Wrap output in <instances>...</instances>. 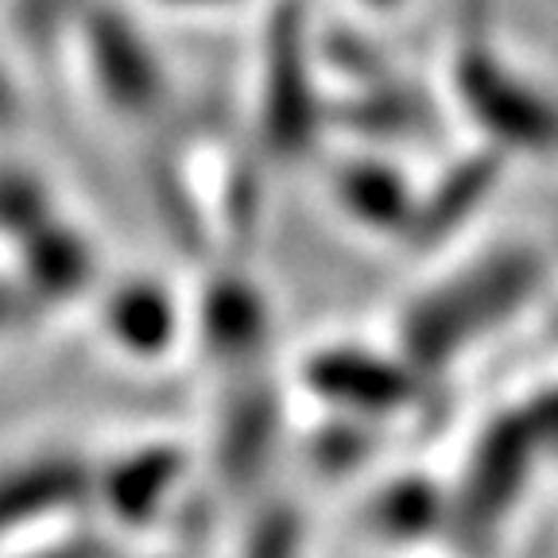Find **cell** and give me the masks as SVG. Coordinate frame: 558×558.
<instances>
[{"label":"cell","instance_id":"obj_1","mask_svg":"<svg viewBox=\"0 0 558 558\" xmlns=\"http://www.w3.org/2000/svg\"><path fill=\"white\" fill-rule=\"evenodd\" d=\"M543 276L547 268L539 253L523 241L470 256L400 306L392 345L418 373L442 380L458 361L470 357V349L527 311L543 288Z\"/></svg>","mask_w":558,"mask_h":558},{"label":"cell","instance_id":"obj_2","mask_svg":"<svg viewBox=\"0 0 558 558\" xmlns=\"http://www.w3.org/2000/svg\"><path fill=\"white\" fill-rule=\"evenodd\" d=\"M446 82L477 144L500 151L508 163L558 148V101L485 20L462 24Z\"/></svg>","mask_w":558,"mask_h":558},{"label":"cell","instance_id":"obj_3","mask_svg":"<svg viewBox=\"0 0 558 558\" xmlns=\"http://www.w3.org/2000/svg\"><path fill=\"white\" fill-rule=\"evenodd\" d=\"M547 462L535 446L520 411L508 408L477 430L462 473L450 485V523L446 539L465 558H488L500 547L512 515L535 481V470Z\"/></svg>","mask_w":558,"mask_h":558},{"label":"cell","instance_id":"obj_4","mask_svg":"<svg viewBox=\"0 0 558 558\" xmlns=\"http://www.w3.org/2000/svg\"><path fill=\"white\" fill-rule=\"evenodd\" d=\"M105 113L151 124L171 105L174 82L156 35L117 0H89L66 47Z\"/></svg>","mask_w":558,"mask_h":558},{"label":"cell","instance_id":"obj_5","mask_svg":"<svg viewBox=\"0 0 558 558\" xmlns=\"http://www.w3.org/2000/svg\"><path fill=\"white\" fill-rule=\"evenodd\" d=\"M295 380L323 411L365 418V423H396L430 408L435 384L418 373L400 349L365 345V341H330L311 349L295 368Z\"/></svg>","mask_w":558,"mask_h":558},{"label":"cell","instance_id":"obj_6","mask_svg":"<svg viewBox=\"0 0 558 558\" xmlns=\"http://www.w3.org/2000/svg\"><path fill=\"white\" fill-rule=\"evenodd\" d=\"M191 481V450L179 438L151 435L117 446L94 462V520L105 532L140 535L171 520Z\"/></svg>","mask_w":558,"mask_h":558},{"label":"cell","instance_id":"obj_7","mask_svg":"<svg viewBox=\"0 0 558 558\" xmlns=\"http://www.w3.org/2000/svg\"><path fill=\"white\" fill-rule=\"evenodd\" d=\"M276 333L271 299L241 264L214 268L186 295V345H194L221 376L264 368Z\"/></svg>","mask_w":558,"mask_h":558},{"label":"cell","instance_id":"obj_8","mask_svg":"<svg viewBox=\"0 0 558 558\" xmlns=\"http://www.w3.org/2000/svg\"><path fill=\"white\" fill-rule=\"evenodd\" d=\"M86 311L101 345L132 368H159L186 349V291L163 276L109 271Z\"/></svg>","mask_w":558,"mask_h":558},{"label":"cell","instance_id":"obj_9","mask_svg":"<svg viewBox=\"0 0 558 558\" xmlns=\"http://www.w3.org/2000/svg\"><path fill=\"white\" fill-rule=\"evenodd\" d=\"M283 427H288L283 392L268 365L226 376V396L214 408V427H209V462L226 493L253 497L268 481Z\"/></svg>","mask_w":558,"mask_h":558},{"label":"cell","instance_id":"obj_10","mask_svg":"<svg viewBox=\"0 0 558 558\" xmlns=\"http://www.w3.org/2000/svg\"><path fill=\"white\" fill-rule=\"evenodd\" d=\"M260 74V144L279 163H295L318 144L330 121V97L318 86V44L299 27H271Z\"/></svg>","mask_w":558,"mask_h":558},{"label":"cell","instance_id":"obj_11","mask_svg":"<svg viewBox=\"0 0 558 558\" xmlns=\"http://www.w3.org/2000/svg\"><path fill=\"white\" fill-rule=\"evenodd\" d=\"M94 515V458L66 446L0 465V543L59 532Z\"/></svg>","mask_w":558,"mask_h":558},{"label":"cell","instance_id":"obj_12","mask_svg":"<svg viewBox=\"0 0 558 558\" xmlns=\"http://www.w3.org/2000/svg\"><path fill=\"white\" fill-rule=\"evenodd\" d=\"M9 271L24 288L35 314L44 318V314L82 311L94 303L97 288L109 276V264H105L97 236L62 209L59 218L39 226L12 248Z\"/></svg>","mask_w":558,"mask_h":558},{"label":"cell","instance_id":"obj_13","mask_svg":"<svg viewBox=\"0 0 558 558\" xmlns=\"http://www.w3.org/2000/svg\"><path fill=\"white\" fill-rule=\"evenodd\" d=\"M326 194H330L338 218L357 233H368L376 241H408L418 186L388 151L365 148L345 159H333Z\"/></svg>","mask_w":558,"mask_h":558},{"label":"cell","instance_id":"obj_14","mask_svg":"<svg viewBox=\"0 0 558 558\" xmlns=\"http://www.w3.org/2000/svg\"><path fill=\"white\" fill-rule=\"evenodd\" d=\"M508 171V159L500 151L473 144L470 151L446 163L430 186H418L415 218H411L408 241L418 253H435L438 244L453 241L462 233L488 198L500 191V174Z\"/></svg>","mask_w":558,"mask_h":558},{"label":"cell","instance_id":"obj_15","mask_svg":"<svg viewBox=\"0 0 558 558\" xmlns=\"http://www.w3.org/2000/svg\"><path fill=\"white\" fill-rule=\"evenodd\" d=\"M365 532L388 547H418L446 539L450 523V485L430 473H396L365 500Z\"/></svg>","mask_w":558,"mask_h":558},{"label":"cell","instance_id":"obj_16","mask_svg":"<svg viewBox=\"0 0 558 558\" xmlns=\"http://www.w3.org/2000/svg\"><path fill=\"white\" fill-rule=\"evenodd\" d=\"M62 209V194L44 167L16 151H0V244L9 253Z\"/></svg>","mask_w":558,"mask_h":558},{"label":"cell","instance_id":"obj_17","mask_svg":"<svg viewBox=\"0 0 558 558\" xmlns=\"http://www.w3.org/2000/svg\"><path fill=\"white\" fill-rule=\"evenodd\" d=\"M384 427L380 423H365V418L338 415V411H323L318 427L306 430V462L318 477L326 481H345L357 477L368 462H376Z\"/></svg>","mask_w":558,"mask_h":558},{"label":"cell","instance_id":"obj_18","mask_svg":"<svg viewBox=\"0 0 558 558\" xmlns=\"http://www.w3.org/2000/svg\"><path fill=\"white\" fill-rule=\"evenodd\" d=\"M236 558H306V515L295 500L268 497L244 520Z\"/></svg>","mask_w":558,"mask_h":558},{"label":"cell","instance_id":"obj_19","mask_svg":"<svg viewBox=\"0 0 558 558\" xmlns=\"http://www.w3.org/2000/svg\"><path fill=\"white\" fill-rule=\"evenodd\" d=\"M89 0H9V27L27 51L66 54Z\"/></svg>","mask_w":558,"mask_h":558},{"label":"cell","instance_id":"obj_20","mask_svg":"<svg viewBox=\"0 0 558 558\" xmlns=\"http://www.w3.org/2000/svg\"><path fill=\"white\" fill-rule=\"evenodd\" d=\"M24 558H121V547H117V535L105 532L101 523L86 527L78 520L59 532H47Z\"/></svg>","mask_w":558,"mask_h":558},{"label":"cell","instance_id":"obj_21","mask_svg":"<svg viewBox=\"0 0 558 558\" xmlns=\"http://www.w3.org/2000/svg\"><path fill=\"white\" fill-rule=\"evenodd\" d=\"M515 411H520V418L527 423V430H532L543 458H555L558 453V384L539 388L532 400L523 396V400L515 403Z\"/></svg>","mask_w":558,"mask_h":558},{"label":"cell","instance_id":"obj_22","mask_svg":"<svg viewBox=\"0 0 558 558\" xmlns=\"http://www.w3.org/2000/svg\"><path fill=\"white\" fill-rule=\"evenodd\" d=\"M35 318H39V314H35V306L27 303L24 288H20L16 276L4 268L0 271V349L9 345V341H16Z\"/></svg>","mask_w":558,"mask_h":558},{"label":"cell","instance_id":"obj_23","mask_svg":"<svg viewBox=\"0 0 558 558\" xmlns=\"http://www.w3.org/2000/svg\"><path fill=\"white\" fill-rule=\"evenodd\" d=\"M27 121V97L20 74L0 59V140H9Z\"/></svg>","mask_w":558,"mask_h":558},{"label":"cell","instance_id":"obj_24","mask_svg":"<svg viewBox=\"0 0 558 558\" xmlns=\"http://www.w3.org/2000/svg\"><path fill=\"white\" fill-rule=\"evenodd\" d=\"M151 9L174 12V16H214V12L241 9L248 0H148Z\"/></svg>","mask_w":558,"mask_h":558},{"label":"cell","instance_id":"obj_25","mask_svg":"<svg viewBox=\"0 0 558 558\" xmlns=\"http://www.w3.org/2000/svg\"><path fill=\"white\" fill-rule=\"evenodd\" d=\"M357 4H365L368 12H396V9H403L408 0H357Z\"/></svg>","mask_w":558,"mask_h":558},{"label":"cell","instance_id":"obj_26","mask_svg":"<svg viewBox=\"0 0 558 558\" xmlns=\"http://www.w3.org/2000/svg\"><path fill=\"white\" fill-rule=\"evenodd\" d=\"M151 558H186V555H151Z\"/></svg>","mask_w":558,"mask_h":558}]
</instances>
